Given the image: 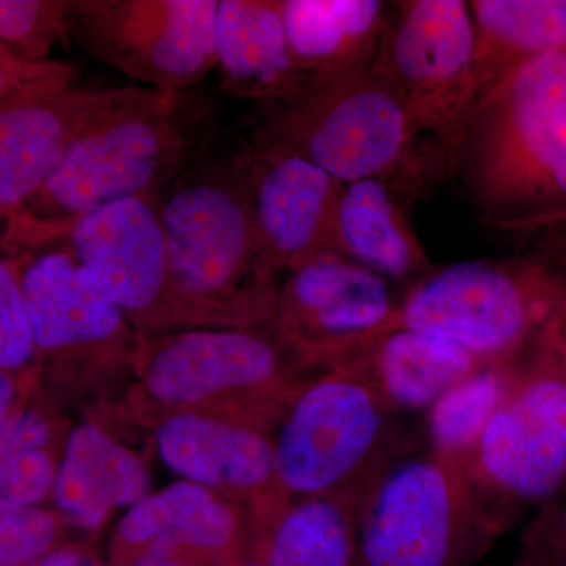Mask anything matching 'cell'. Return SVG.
I'll return each instance as SVG.
<instances>
[{
	"label": "cell",
	"mask_w": 566,
	"mask_h": 566,
	"mask_svg": "<svg viewBox=\"0 0 566 566\" xmlns=\"http://www.w3.org/2000/svg\"><path fill=\"white\" fill-rule=\"evenodd\" d=\"M506 365L488 364L447 390L427 415L431 450L468 463L512 381Z\"/></svg>",
	"instance_id": "cell-26"
},
{
	"label": "cell",
	"mask_w": 566,
	"mask_h": 566,
	"mask_svg": "<svg viewBox=\"0 0 566 566\" xmlns=\"http://www.w3.org/2000/svg\"><path fill=\"white\" fill-rule=\"evenodd\" d=\"M212 109L196 93L161 92L74 142L40 191L9 219L7 241L51 244L71 222L120 200L156 196L208 142Z\"/></svg>",
	"instance_id": "cell-1"
},
{
	"label": "cell",
	"mask_w": 566,
	"mask_h": 566,
	"mask_svg": "<svg viewBox=\"0 0 566 566\" xmlns=\"http://www.w3.org/2000/svg\"><path fill=\"white\" fill-rule=\"evenodd\" d=\"M54 439L51 417L24 406L0 441V504L40 506L54 491Z\"/></svg>",
	"instance_id": "cell-27"
},
{
	"label": "cell",
	"mask_w": 566,
	"mask_h": 566,
	"mask_svg": "<svg viewBox=\"0 0 566 566\" xmlns=\"http://www.w3.org/2000/svg\"><path fill=\"white\" fill-rule=\"evenodd\" d=\"M394 409L345 370L316 379L294 401L274 444L275 480L289 493L359 509L376 476L403 455Z\"/></svg>",
	"instance_id": "cell-7"
},
{
	"label": "cell",
	"mask_w": 566,
	"mask_h": 566,
	"mask_svg": "<svg viewBox=\"0 0 566 566\" xmlns=\"http://www.w3.org/2000/svg\"><path fill=\"white\" fill-rule=\"evenodd\" d=\"M389 281L333 252L290 271L275 296L279 333L334 370L379 334L398 327Z\"/></svg>",
	"instance_id": "cell-12"
},
{
	"label": "cell",
	"mask_w": 566,
	"mask_h": 566,
	"mask_svg": "<svg viewBox=\"0 0 566 566\" xmlns=\"http://www.w3.org/2000/svg\"><path fill=\"white\" fill-rule=\"evenodd\" d=\"M14 374L0 368V441L9 431L11 422L20 415L24 405L20 400V386Z\"/></svg>",
	"instance_id": "cell-33"
},
{
	"label": "cell",
	"mask_w": 566,
	"mask_h": 566,
	"mask_svg": "<svg viewBox=\"0 0 566 566\" xmlns=\"http://www.w3.org/2000/svg\"><path fill=\"white\" fill-rule=\"evenodd\" d=\"M153 199L175 273L189 292L274 315L275 271L240 153L205 145Z\"/></svg>",
	"instance_id": "cell-4"
},
{
	"label": "cell",
	"mask_w": 566,
	"mask_h": 566,
	"mask_svg": "<svg viewBox=\"0 0 566 566\" xmlns=\"http://www.w3.org/2000/svg\"><path fill=\"white\" fill-rule=\"evenodd\" d=\"M479 102L520 63L566 52V0H474Z\"/></svg>",
	"instance_id": "cell-24"
},
{
	"label": "cell",
	"mask_w": 566,
	"mask_h": 566,
	"mask_svg": "<svg viewBox=\"0 0 566 566\" xmlns=\"http://www.w3.org/2000/svg\"><path fill=\"white\" fill-rule=\"evenodd\" d=\"M551 353L531 371L512 376L504 400L465 463L482 490L543 501L566 476V368Z\"/></svg>",
	"instance_id": "cell-11"
},
{
	"label": "cell",
	"mask_w": 566,
	"mask_h": 566,
	"mask_svg": "<svg viewBox=\"0 0 566 566\" xmlns=\"http://www.w3.org/2000/svg\"><path fill=\"white\" fill-rule=\"evenodd\" d=\"M73 0H0V43L29 62L51 61L69 40Z\"/></svg>",
	"instance_id": "cell-28"
},
{
	"label": "cell",
	"mask_w": 566,
	"mask_h": 566,
	"mask_svg": "<svg viewBox=\"0 0 566 566\" xmlns=\"http://www.w3.org/2000/svg\"><path fill=\"white\" fill-rule=\"evenodd\" d=\"M546 337L554 345V348L557 349V353L560 354L566 368V318L564 322L558 323Z\"/></svg>",
	"instance_id": "cell-36"
},
{
	"label": "cell",
	"mask_w": 566,
	"mask_h": 566,
	"mask_svg": "<svg viewBox=\"0 0 566 566\" xmlns=\"http://www.w3.org/2000/svg\"><path fill=\"white\" fill-rule=\"evenodd\" d=\"M297 65L311 76L365 69L374 61L387 6L379 0H281Z\"/></svg>",
	"instance_id": "cell-23"
},
{
	"label": "cell",
	"mask_w": 566,
	"mask_h": 566,
	"mask_svg": "<svg viewBox=\"0 0 566 566\" xmlns=\"http://www.w3.org/2000/svg\"><path fill=\"white\" fill-rule=\"evenodd\" d=\"M118 536L126 554L136 556L134 565L148 551L175 553L182 547L200 556H227L237 517L208 488L185 480L133 505L122 517Z\"/></svg>",
	"instance_id": "cell-22"
},
{
	"label": "cell",
	"mask_w": 566,
	"mask_h": 566,
	"mask_svg": "<svg viewBox=\"0 0 566 566\" xmlns=\"http://www.w3.org/2000/svg\"><path fill=\"white\" fill-rule=\"evenodd\" d=\"M91 271L123 314L148 326L253 323L270 318L249 305L189 292L177 273L153 197H136L82 216L55 234ZM51 243V244H52Z\"/></svg>",
	"instance_id": "cell-9"
},
{
	"label": "cell",
	"mask_w": 566,
	"mask_h": 566,
	"mask_svg": "<svg viewBox=\"0 0 566 566\" xmlns=\"http://www.w3.org/2000/svg\"><path fill=\"white\" fill-rule=\"evenodd\" d=\"M39 566H102V564L87 547L59 545L41 560Z\"/></svg>",
	"instance_id": "cell-34"
},
{
	"label": "cell",
	"mask_w": 566,
	"mask_h": 566,
	"mask_svg": "<svg viewBox=\"0 0 566 566\" xmlns=\"http://www.w3.org/2000/svg\"><path fill=\"white\" fill-rule=\"evenodd\" d=\"M268 262L294 271L337 252V210L344 182L311 159L252 136L240 151Z\"/></svg>",
	"instance_id": "cell-14"
},
{
	"label": "cell",
	"mask_w": 566,
	"mask_h": 566,
	"mask_svg": "<svg viewBox=\"0 0 566 566\" xmlns=\"http://www.w3.org/2000/svg\"><path fill=\"white\" fill-rule=\"evenodd\" d=\"M21 290L36 354L109 344L122 334V308L66 249L33 260Z\"/></svg>",
	"instance_id": "cell-16"
},
{
	"label": "cell",
	"mask_w": 566,
	"mask_h": 566,
	"mask_svg": "<svg viewBox=\"0 0 566 566\" xmlns=\"http://www.w3.org/2000/svg\"><path fill=\"white\" fill-rule=\"evenodd\" d=\"M475 28L469 2L408 0L387 6L370 69L401 99L447 172H458L469 115L479 98Z\"/></svg>",
	"instance_id": "cell-8"
},
{
	"label": "cell",
	"mask_w": 566,
	"mask_h": 566,
	"mask_svg": "<svg viewBox=\"0 0 566 566\" xmlns=\"http://www.w3.org/2000/svg\"><path fill=\"white\" fill-rule=\"evenodd\" d=\"M134 566H207L199 558L175 551L172 554L148 553Z\"/></svg>",
	"instance_id": "cell-35"
},
{
	"label": "cell",
	"mask_w": 566,
	"mask_h": 566,
	"mask_svg": "<svg viewBox=\"0 0 566 566\" xmlns=\"http://www.w3.org/2000/svg\"><path fill=\"white\" fill-rule=\"evenodd\" d=\"M458 170L488 223L566 210V52L520 63L476 102Z\"/></svg>",
	"instance_id": "cell-2"
},
{
	"label": "cell",
	"mask_w": 566,
	"mask_h": 566,
	"mask_svg": "<svg viewBox=\"0 0 566 566\" xmlns=\"http://www.w3.org/2000/svg\"><path fill=\"white\" fill-rule=\"evenodd\" d=\"M156 446L164 464L205 488L253 491L275 479L274 444L240 424L177 415L159 427Z\"/></svg>",
	"instance_id": "cell-19"
},
{
	"label": "cell",
	"mask_w": 566,
	"mask_h": 566,
	"mask_svg": "<svg viewBox=\"0 0 566 566\" xmlns=\"http://www.w3.org/2000/svg\"><path fill=\"white\" fill-rule=\"evenodd\" d=\"M488 365L441 335L394 327L353 354L337 370L367 382L394 411H423Z\"/></svg>",
	"instance_id": "cell-18"
},
{
	"label": "cell",
	"mask_w": 566,
	"mask_h": 566,
	"mask_svg": "<svg viewBox=\"0 0 566 566\" xmlns=\"http://www.w3.org/2000/svg\"><path fill=\"white\" fill-rule=\"evenodd\" d=\"M558 526H560V554L562 558H564V566H566V505L564 512H562L560 521H558Z\"/></svg>",
	"instance_id": "cell-37"
},
{
	"label": "cell",
	"mask_w": 566,
	"mask_h": 566,
	"mask_svg": "<svg viewBox=\"0 0 566 566\" xmlns=\"http://www.w3.org/2000/svg\"><path fill=\"white\" fill-rule=\"evenodd\" d=\"M153 346L145 381L163 403H199L226 390L271 385L281 374V345L259 331H188Z\"/></svg>",
	"instance_id": "cell-15"
},
{
	"label": "cell",
	"mask_w": 566,
	"mask_h": 566,
	"mask_svg": "<svg viewBox=\"0 0 566 566\" xmlns=\"http://www.w3.org/2000/svg\"><path fill=\"white\" fill-rule=\"evenodd\" d=\"M161 91L76 85L0 102V212L20 210L40 191L71 145L115 115L151 102Z\"/></svg>",
	"instance_id": "cell-13"
},
{
	"label": "cell",
	"mask_w": 566,
	"mask_h": 566,
	"mask_svg": "<svg viewBox=\"0 0 566 566\" xmlns=\"http://www.w3.org/2000/svg\"><path fill=\"white\" fill-rule=\"evenodd\" d=\"M76 69L65 62H29L0 43V102L76 85Z\"/></svg>",
	"instance_id": "cell-31"
},
{
	"label": "cell",
	"mask_w": 566,
	"mask_h": 566,
	"mask_svg": "<svg viewBox=\"0 0 566 566\" xmlns=\"http://www.w3.org/2000/svg\"><path fill=\"white\" fill-rule=\"evenodd\" d=\"M61 523L41 506L0 504V566H39L55 549Z\"/></svg>",
	"instance_id": "cell-29"
},
{
	"label": "cell",
	"mask_w": 566,
	"mask_h": 566,
	"mask_svg": "<svg viewBox=\"0 0 566 566\" xmlns=\"http://www.w3.org/2000/svg\"><path fill=\"white\" fill-rule=\"evenodd\" d=\"M218 0H73L69 39L129 80L188 92L216 69Z\"/></svg>",
	"instance_id": "cell-10"
},
{
	"label": "cell",
	"mask_w": 566,
	"mask_h": 566,
	"mask_svg": "<svg viewBox=\"0 0 566 566\" xmlns=\"http://www.w3.org/2000/svg\"><path fill=\"white\" fill-rule=\"evenodd\" d=\"M0 218H2V212H0Z\"/></svg>",
	"instance_id": "cell-39"
},
{
	"label": "cell",
	"mask_w": 566,
	"mask_h": 566,
	"mask_svg": "<svg viewBox=\"0 0 566 566\" xmlns=\"http://www.w3.org/2000/svg\"><path fill=\"white\" fill-rule=\"evenodd\" d=\"M260 139L289 148L335 180H381L416 193L428 177L447 172L444 159L424 150L401 99L370 65L311 76L290 102L263 107Z\"/></svg>",
	"instance_id": "cell-3"
},
{
	"label": "cell",
	"mask_w": 566,
	"mask_h": 566,
	"mask_svg": "<svg viewBox=\"0 0 566 566\" xmlns=\"http://www.w3.org/2000/svg\"><path fill=\"white\" fill-rule=\"evenodd\" d=\"M565 318L566 264L538 253L431 271L398 307V327L441 335L501 365Z\"/></svg>",
	"instance_id": "cell-6"
},
{
	"label": "cell",
	"mask_w": 566,
	"mask_h": 566,
	"mask_svg": "<svg viewBox=\"0 0 566 566\" xmlns=\"http://www.w3.org/2000/svg\"><path fill=\"white\" fill-rule=\"evenodd\" d=\"M405 196L381 180L344 185L335 226L338 253L387 281L430 274L433 266L406 214Z\"/></svg>",
	"instance_id": "cell-21"
},
{
	"label": "cell",
	"mask_w": 566,
	"mask_h": 566,
	"mask_svg": "<svg viewBox=\"0 0 566 566\" xmlns=\"http://www.w3.org/2000/svg\"><path fill=\"white\" fill-rule=\"evenodd\" d=\"M490 227L531 249V253L566 264V210L509 219Z\"/></svg>",
	"instance_id": "cell-32"
},
{
	"label": "cell",
	"mask_w": 566,
	"mask_h": 566,
	"mask_svg": "<svg viewBox=\"0 0 566 566\" xmlns=\"http://www.w3.org/2000/svg\"><path fill=\"white\" fill-rule=\"evenodd\" d=\"M238 566H266L264 565V560L262 556H252L244 558L243 562H241Z\"/></svg>",
	"instance_id": "cell-38"
},
{
	"label": "cell",
	"mask_w": 566,
	"mask_h": 566,
	"mask_svg": "<svg viewBox=\"0 0 566 566\" xmlns=\"http://www.w3.org/2000/svg\"><path fill=\"white\" fill-rule=\"evenodd\" d=\"M216 69L223 91L260 107L290 102L311 80L294 61L281 0H221Z\"/></svg>",
	"instance_id": "cell-17"
},
{
	"label": "cell",
	"mask_w": 566,
	"mask_h": 566,
	"mask_svg": "<svg viewBox=\"0 0 566 566\" xmlns=\"http://www.w3.org/2000/svg\"><path fill=\"white\" fill-rule=\"evenodd\" d=\"M483 493L434 450L395 458L357 509L356 566H474L499 526Z\"/></svg>",
	"instance_id": "cell-5"
},
{
	"label": "cell",
	"mask_w": 566,
	"mask_h": 566,
	"mask_svg": "<svg viewBox=\"0 0 566 566\" xmlns=\"http://www.w3.org/2000/svg\"><path fill=\"white\" fill-rule=\"evenodd\" d=\"M262 557L266 566H356L357 506L305 497L275 524Z\"/></svg>",
	"instance_id": "cell-25"
},
{
	"label": "cell",
	"mask_w": 566,
	"mask_h": 566,
	"mask_svg": "<svg viewBox=\"0 0 566 566\" xmlns=\"http://www.w3.org/2000/svg\"><path fill=\"white\" fill-rule=\"evenodd\" d=\"M148 486L150 476L139 458L102 428L84 423L66 439L52 493L63 515L96 531L112 510L142 501Z\"/></svg>",
	"instance_id": "cell-20"
},
{
	"label": "cell",
	"mask_w": 566,
	"mask_h": 566,
	"mask_svg": "<svg viewBox=\"0 0 566 566\" xmlns=\"http://www.w3.org/2000/svg\"><path fill=\"white\" fill-rule=\"evenodd\" d=\"M35 356V344L22 301L21 275L13 263L0 262V368L24 370Z\"/></svg>",
	"instance_id": "cell-30"
}]
</instances>
